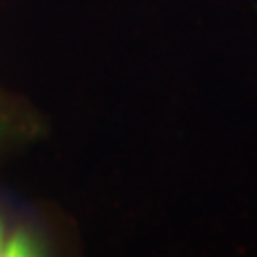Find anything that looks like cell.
Segmentation results:
<instances>
[{
	"label": "cell",
	"instance_id": "cell-1",
	"mask_svg": "<svg viewBox=\"0 0 257 257\" xmlns=\"http://www.w3.org/2000/svg\"><path fill=\"white\" fill-rule=\"evenodd\" d=\"M38 244L27 232H16L10 238H6L4 246V255H37Z\"/></svg>",
	"mask_w": 257,
	"mask_h": 257
},
{
	"label": "cell",
	"instance_id": "cell-2",
	"mask_svg": "<svg viewBox=\"0 0 257 257\" xmlns=\"http://www.w3.org/2000/svg\"><path fill=\"white\" fill-rule=\"evenodd\" d=\"M6 229H4V223L0 219V255H4V246H6Z\"/></svg>",
	"mask_w": 257,
	"mask_h": 257
}]
</instances>
